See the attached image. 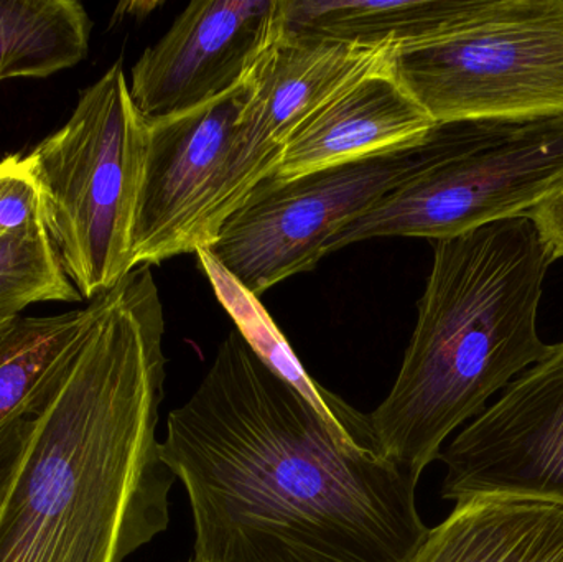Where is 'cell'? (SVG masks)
Here are the masks:
<instances>
[{"label": "cell", "mask_w": 563, "mask_h": 562, "mask_svg": "<svg viewBox=\"0 0 563 562\" xmlns=\"http://www.w3.org/2000/svg\"><path fill=\"white\" fill-rule=\"evenodd\" d=\"M161 445L197 562H409L430 531L420 475L341 434L236 329Z\"/></svg>", "instance_id": "cell-1"}, {"label": "cell", "mask_w": 563, "mask_h": 562, "mask_svg": "<svg viewBox=\"0 0 563 562\" xmlns=\"http://www.w3.org/2000/svg\"><path fill=\"white\" fill-rule=\"evenodd\" d=\"M0 504V562H124L167 531L164 304L151 266L92 299Z\"/></svg>", "instance_id": "cell-2"}, {"label": "cell", "mask_w": 563, "mask_h": 562, "mask_svg": "<svg viewBox=\"0 0 563 562\" xmlns=\"http://www.w3.org/2000/svg\"><path fill=\"white\" fill-rule=\"evenodd\" d=\"M552 263L528 217L435 241L399 375L369 415L384 455L422 475L455 429L551 352L538 316Z\"/></svg>", "instance_id": "cell-3"}, {"label": "cell", "mask_w": 563, "mask_h": 562, "mask_svg": "<svg viewBox=\"0 0 563 562\" xmlns=\"http://www.w3.org/2000/svg\"><path fill=\"white\" fill-rule=\"evenodd\" d=\"M563 185V112L437 122L422 164L328 243L373 238L443 241L528 217Z\"/></svg>", "instance_id": "cell-4"}, {"label": "cell", "mask_w": 563, "mask_h": 562, "mask_svg": "<svg viewBox=\"0 0 563 562\" xmlns=\"http://www.w3.org/2000/svg\"><path fill=\"white\" fill-rule=\"evenodd\" d=\"M147 129L115 62L82 89L66 124L29 154L46 234L82 300L91 302L134 269Z\"/></svg>", "instance_id": "cell-5"}, {"label": "cell", "mask_w": 563, "mask_h": 562, "mask_svg": "<svg viewBox=\"0 0 563 562\" xmlns=\"http://www.w3.org/2000/svg\"><path fill=\"white\" fill-rule=\"evenodd\" d=\"M389 71L435 122L563 112V0H482L453 32L396 49Z\"/></svg>", "instance_id": "cell-6"}, {"label": "cell", "mask_w": 563, "mask_h": 562, "mask_svg": "<svg viewBox=\"0 0 563 562\" xmlns=\"http://www.w3.org/2000/svg\"><path fill=\"white\" fill-rule=\"evenodd\" d=\"M253 73L238 88L184 114L147 121V151L132 231V264L154 266L208 250L263 178L240 139Z\"/></svg>", "instance_id": "cell-7"}, {"label": "cell", "mask_w": 563, "mask_h": 562, "mask_svg": "<svg viewBox=\"0 0 563 562\" xmlns=\"http://www.w3.org/2000/svg\"><path fill=\"white\" fill-rule=\"evenodd\" d=\"M426 135L399 151L298 177L267 175L227 218L208 251L256 297L313 269L343 228L417 170Z\"/></svg>", "instance_id": "cell-8"}, {"label": "cell", "mask_w": 563, "mask_h": 562, "mask_svg": "<svg viewBox=\"0 0 563 562\" xmlns=\"http://www.w3.org/2000/svg\"><path fill=\"white\" fill-rule=\"evenodd\" d=\"M442 498H521L563 508V343L526 370L440 454Z\"/></svg>", "instance_id": "cell-9"}, {"label": "cell", "mask_w": 563, "mask_h": 562, "mask_svg": "<svg viewBox=\"0 0 563 562\" xmlns=\"http://www.w3.org/2000/svg\"><path fill=\"white\" fill-rule=\"evenodd\" d=\"M285 30V0H197L132 66L147 121L184 114L246 81Z\"/></svg>", "instance_id": "cell-10"}, {"label": "cell", "mask_w": 563, "mask_h": 562, "mask_svg": "<svg viewBox=\"0 0 563 562\" xmlns=\"http://www.w3.org/2000/svg\"><path fill=\"white\" fill-rule=\"evenodd\" d=\"M394 52L285 29L254 68L253 96L241 118V144L254 172L273 174L287 139L338 92L389 65Z\"/></svg>", "instance_id": "cell-11"}, {"label": "cell", "mask_w": 563, "mask_h": 562, "mask_svg": "<svg viewBox=\"0 0 563 562\" xmlns=\"http://www.w3.org/2000/svg\"><path fill=\"white\" fill-rule=\"evenodd\" d=\"M435 124L387 65L357 79L311 114L287 139L271 175L285 180L399 151L416 144Z\"/></svg>", "instance_id": "cell-12"}, {"label": "cell", "mask_w": 563, "mask_h": 562, "mask_svg": "<svg viewBox=\"0 0 563 562\" xmlns=\"http://www.w3.org/2000/svg\"><path fill=\"white\" fill-rule=\"evenodd\" d=\"M95 304L0 322V504L22 464L53 379L91 323Z\"/></svg>", "instance_id": "cell-13"}, {"label": "cell", "mask_w": 563, "mask_h": 562, "mask_svg": "<svg viewBox=\"0 0 563 562\" xmlns=\"http://www.w3.org/2000/svg\"><path fill=\"white\" fill-rule=\"evenodd\" d=\"M409 562H563V508L506 497L456 502Z\"/></svg>", "instance_id": "cell-14"}, {"label": "cell", "mask_w": 563, "mask_h": 562, "mask_svg": "<svg viewBox=\"0 0 563 562\" xmlns=\"http://www.w3.org/2000/svg\"><path fill=\"white\" fill-rule=\"evenodd\" d=\"M479 5L482 0H285V29L400 49L453 32Z\"/></svg>", "instance_id": "cell-15"}, {"label": "cell", "mask_w": 563, "mask_h": 562, "mask_svg": "<svg viewBox=\"0 0 563 562\" xmlns=\"http://www.w3.org/2000/svg\"><path fill=\"white\" fill-rule=\"evenodd\" d=\"M197 256L201 271L207 274L221 306L230 313L231 319L236 323L238 332L250 343L257 356L285 382L290 383L341 434L357 444L377 445L369 416L356 411L353 406L347 405L334 393L324 389L305 372L294 350L285 340L284 333L260 302V297L241 286L214 260L210 251L200 250Z\"/></svg>", "instance_id": "cell-16"}, {"label": "cell", "mask_w": 563, "mask_h": 562, "mask_svg": "<svg viewBox=\"0 0 563 562\" xmlns=\"http://www.w3.org/2000/svg\"><path fill=\"white\" fill-rule=\"evenodd\" d=\"M91 30L76 0H0V81L46 78L78 65Z\"/></svg>", "instance_id": "cell-17"}, {"label": "cell", "mask_w": 563, "mask_h": 562, "mask_svg": "<svg viewBox=\"0 0 563 562\" xmlns=\"http://www.w3.org/2000/svg\"><path fill=\"white\" fill-rule=\"evenodd\" d=\"M49 240L0 238V322L38 302H79Z\"/></svg>", "instance_id": "cell-18"}, {"label": "cell", "mask_w": 563, "mask_h": 562, "mask_svg": "<svg viewBox=\"0 0 563 562\" xmlns=\"http://www.w3.org/2000/svg\"><path fill=\"white\" fill-rule=\"evenodd\" d=\"M0 238L49 240L43 223L42 197L29 155L0 161Z\"/></svg>", "instance_id": "cell-19"}, {"label": "cell", "mask_w": 563, "mask_h": 562, "mask_svg": "<svg viewBox=\"0 0 563 562\" xmlns=\"http://www.w3.org/2000/svg\"><path fill=\"white\" fill-rule=\"evenodd\" d=\"M528 218L538 228L542 240L548 243L554 261L561 260L563 257V185L539 203Z\"/></svg>", "instance_id": "cell-20"}, {"label": "cell", "mask_w": 563, "mask_h": 562, "mask_svg": "<svg viewBox=\"0 0 563 562\" xmlns=\"http://www.w3.org/2000/svg\"><path fill=\"white\" fill-rule=\"evenodd\" d=\"M184 562H197V561H195V560H188V561H184Z\"/></svg>", "instance_id": "cell-21"}]
</instances>
